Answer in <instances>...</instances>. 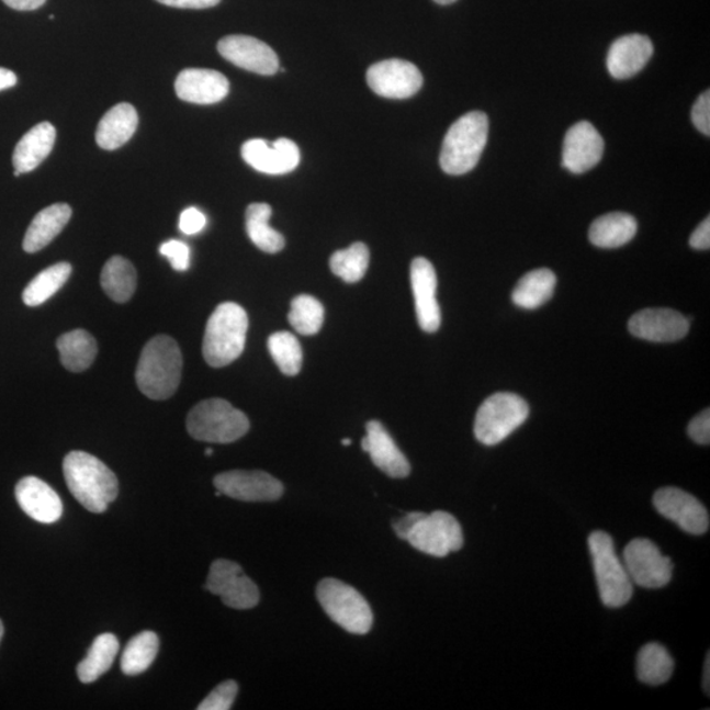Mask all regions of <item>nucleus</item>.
Segmentation results:
<instances>
[{"label":"nucleus","instance_id":"obj_1","mask_svg":"<svg viewBox=\"0 0 710 710\" xmlns=\"http://www.w3.org/2000/svg\"><path fill=\"white\" fill-rule=\"evenodd\" d=\"M64 475L72 496L92 514H103L119 495L116 475L84 451H71L65 457Z\"/></svg>","mask_w":710,"mask_h":710},{"label":"nucleus","instance_id":"obj_2","mask_svg":"<svg viewBox=\"0 0 710 710\" xmlns=\"http://www.w3.org/2000/svg\"><path fill=\"white\" fill-rule=\"evenodd\" d=\"M183 358L169 336H157L145 345L136 369L138 390L151 401H166L182 380Z\"/></svg>","mask_w":710,"mask_h":710},{"label":"nucleus","instance_id":"obj_3","mask_svg":"<svg viewBox=\"0 0 710 710\" xmlns=\"http://www.w3.org/2000/svg\"><path fill=\"white\" fill-rule=\"evenodd\" d=\"M249 329L247 312L236 303L218 305L209 318L203 357L212 368L228 367L243 354Z\"/></svg>","mask_w":710,"mask_h":710},{"label":"nucleus","instance_id":"obj_4","mask_svg":"<svg viewBox=\"0 0 710 710\" xmlns=\"http://www.w3.org/2000/svg\"><path fill=\"white\" fill-rule=\"evenodd\" d=\"M488 117L471 111L451 125L443 138L440 165L450 176H463L473 170L487 145Z\"/></svg>","mask_w":710,"mask_h":710},{"label":"nucleus","instance_id":"obj_5","mask_svg":"<svg viewBox=\"0 0 710 710\" xmlns=\"http://www.w3.org/2000/svg\"><path fill=\"white\" fill-rule=\"evenodd\" d=\"M185 426L198 441L232 443L248 433L250 422L247 415L227 401L209 399L190 410Z\"/></svg>","mask_w":710,"mask_h":710},{"label":"nucleus","instance_id":"obj_6","mask_svg":"<svg viewBox=\"0 0 710 710\" xmlns=\"http://www.w3.org/2000/svg\"><path fill=\"white\" fill-rule=\"evenodd\" d=\"M588 546L604 606L609 608L626 606L633 596V582L626 565L616 554L612 537L600 530L594 532L589 536Z\"/></svg>","mask_w":710,"mask_h":710},{"label":"nucleus","instance_id":"obj_7","mask_svg":"<svg viewBox=\"0 0 710 710\" xmlns=\"http://www.w3.org/2000/svg\"><path fill=\"white\" fill-rule=\"evenodd\" d=\"M316 596L324 612L351 634H368L374 616L369 602L349 584L327 577L317 584Z\"/></svg>","mask_w":710,"mask_h":710},{"label":"nucleus","instance_id":"obj_8","mask_svg":"<svg viewBox=\"0 0 710 710\" xmlns=\"http://www.w3.org/2000/svg\"><path fill=\"white\" fill-rule=\"evenodd\" d=\"M529 406L521 396L497 393L477 409L474 424L476 440L487 447L503 442L527 421Z\"/></svg>","mask_w":710,"mask_h":710},{"label":"nucleus","instance_id":"obj_9","mask_svg":"<svg viewBox=\"0 0 710 710\" xmlns=\"http://www.w3.org/2000/svg\"><path fill=\"white\" fill-rule=\"evenodd\" d=\"M406 541L424 554L443 559L462 549V527L453 515L443 510H437L430 515L424 514L410 530Z\"/></svg>","mask_w":710,"mask_h":710},{"label":"nucleus","instance_id":"obj_10","mask_svg":"<svg viewBox=\"0 0 710 710\" xmlns=\"http://www.w3.org/2000/svg\"><path fill=\"white\" fill-rule=\"evenodd\" d=\"M623 565L630 579L636 586L658 589L667 586L673 577V562L663 555L654 542L636 539L629 542L623 550Z\"/></svg>","mask_w":710,"mask_h":710},{"label":"nucleus","instance_id":"obj_11","mask_svg":"<svg viewBox=\"0 0 710 710\" xmlns=\"http://www.w3.org/2000/svg\"><path fill=\"white\" fill-rule=\"evenodd\" d=\"M205 588L221 596L225 606L238 610L251 609L260 602V589L245 575L238 563L217 560L212 563Z\"/></svg>","mask_w":710,"mask_h":710},{"label":"nucleus","instance_id":"obj_12","mask_svg":"<svg viewBox=\"0 0 710 710\" xmlns=\"http://www.w3.org/2000/svg\"><path fill=\"white\" fill-rule=\"evenodd\" d=\"M218 493L249 503L275 501L283 495V484L264 471L234 470L215 476Z\"/></svg>","mask_w":710,"mask_h":710},{"label":"nucleus","instance_id":"obj_13","mask_svg":"<svg viewBox=\"0 0 710 710\" xmlns=\"http://www.w3.org/2000/svg\"><path fill=\"white\" fill-rule=\"evenodd\" d=\"M368 84L376 95L388 99H408L422 88V75L417 66L403 59H387L370 66Z\"/></svg>","mask_w":710,"mask_h":710},{"label":"nucleus","instance_id":"obj_14","mask_svg":"<svg viewBox=\"0 0 710 710\" xmlns=\"http://www.w3.org/2000/svg\"><path fill=\"white\" fill-rule=\"evenodd\" d=\"M654 507L666 519L678 523L685 532L701 536L708 532L709 514L691 494L680 488L666 487L656 491Z\"/></svg>","mask_w":710,"mask_h":710},{"label":"nucleus","instance_id":"obj_15","mask_svg":"<svg viewBox=\"0 0 710 710\" xmlns=\"http://www.w3.org/2000/svg\"><path fill=\"white\" fill-rule=\"evenodd\" d=\"M217 50L230 64L261 76H273L280 70V59L268 44L256 37L232 35L221 40Z\"/></svg>","mask_w":710,"mask_h":710},{"label":"nucleus","instance_id":"obj_16","mask_svg":"<svg viewBox=\"0 0 710 710\" xmlns=\"http://www.w3.org/2000/svg\"><path fill=\"white\" fill-rule=\"evenodd\" d=\"M629 331L645 341L675 342L687 336L689 320L678 311L647 308L630 318Z\"/></svg>","mask_w":710,"mask_h":710},{"label":"nucleus","instance_id":"obj_17","mask_svg":"<svg viewBox=\"0 0 710 710\" xmlns=\"http://www.w3.org/2000/svg\"><path fill=\"white\" fill-rule=\"evenodd\" d=\"M241 155L251 168L271 176L288 174L301 164V150L289 138H278L271 146L255 138L243 145Z\"/></svg>","mask_w":710,"mask_h":710},{"label":"nucleus","instance_id":"obj_18","mask_svg":"<svg viewBox=\"0 0 710 710\" xmlns=\"http://www.w3.org/2000/svg\"><path fill=\"white\" fill-rule=\"evenodd\" d=\"M410 284L415 296L417 322L427 334H435L441 327V308L438 304L437 274L427 258H415L410 264Z\"/></svg>","mask_w":710,"mask_h":710},{"label":"nucleus","instance_id":"obj_19","mask_svg":"<svg viewBox=\"0 0 710 710\" xmlns=\"http://www.w3.org/2000/svg\"><path fill=\"white\" fill-rule=\"evenodd\" d=\"M604 140L589 122L573 125L563 143L562 165L574 174H583L601 161Z\"/></svg>","mask_w":710,"mask_h":710},{"label":"nucleus","instance_id":"obj_20","mask_svg":"<svg viewBox=\"0 0 710 710\" xmlns=\"http://www.w3.org/2000/svg\"><path fill=\"white\" fill-rule=\"evenodd\" d=\"M16 500L31 519L42 523H55L63 516V501L49 484L36 476H25L16 484Z\"/></svg>","mask_w":710,"mask_h":710},{"label":"nucleus","instance_id":"obj_21","mask_svg":"<svg viewBox=\"0 0 710 710\" xmlns=\"http://www.w3.org/2000/svg\"><path fill=\"white\" fill-rule=\"evenodd\" d=\"M362 449L364 453L370 454L371 461L384 474L395 477V480H402V477L409 475L410 464L407 457L396 447L393 437L390 436L380 421L368 422L367 436L362 440Z\"/></svg>","mask_w":710,"mask_h":710},{"label":"nucleus","instance_id":"obj_22","mask_svg":"<svg viewBox=\"0 0 710 710\" xmlns=\"http://www.w3.org/2000/svg\"><path fill=\"white\" fill-rule=\"evenodd\" d=\"M176 92L184 102L215 104L229 94V81L216 70L185 69L177 78Z\"/></svg>","mask_w":710,"mask_h":710},{"label":"nucleus","instance_id":"obj_23","mask_svg":"<svg viewBox=\"0 0 710 710\" xmlns=\"http://www.w3.org/2000/svg\"><path fill=\"white\" fill-rule=\"evenodd\" d=\"M653 55L654 46L647 36L634 33L617 38L608 52L609 75L616 79L632 78L645 68Z\"/></svg>","mask_w":710,"mask_h":710},{"label":"nucleus","instance_id":"obj_24","mask_svg":"<svg viewBox=\"0 0 710 710\" xmlns=\"http://www.w3.org/2000/svg\"><path fill=\"white\" fill-rule=\"evenodd\" d=\"M56 136V128L48 122L40 123L26 132L13 150L12 162L15 168L13 174L19 177L38 168L50 155Z\"/></svg>","mask_w":710,"mask_h":710},{"label":"nucleus","instance_id":"obj_25","mask_svg":"<svg viewBox=\"0 0 710 710\" xmlns=\"http://www.w3.org/2000/svg\"><path fill=\"white\" fill-rule=\"evenodd\" d=\"M70 218V205L65 203L53 204L40 211L33 218L30 228L26 229L23 249L26 253H37V251L48 247L61 234Z\"/></svg>","mask_w":710,"mask_h":710},{"label":"nucleus","instance_id":"obj_26","mask_svg":"<svg viewBox=\"0 0 710 710\" xmlns=\"http://www.w3.org/2000/svg\"><path fill=\"white\" fill-rule=\"evenodd\" d=\"M138 115L134 105L122 103L111 109L99 122L97 144L104 150H116L134 137Z\"/></svg>","mask_w":710,"mask_h":710},{"label":"nucleus","instance_id":"obj_27","mask_svg":"<svg viewBox=\"0 0 710 710\" xmlns=\"http://www.w3.org/2000/svg\"><path fill=\"white\" fill-rule=\"evenodd\" d=\"M639 224L632 215L623 212L600 216L590 225L589 241L597 248L616 249L632 241Z\"/></svg>","mask_w":710,"mask_h":710},{"label":"nucleus","instance_id":"obj_28","mask_svg":"<svg viewBox=\"0 0 710 710\" xmlns=\"http://www.w3.org/2000/svg\"><path fill=\"white\" fill-rule=\"evenodd\" d=\"M57 349L66 370L82 373L94 363L98 343L89 331L77 329L58 338Z\"/></svg>","mask_w":710,"mask_h":710},{"label":"nucleus","instance_id":"obj_29","mask_svg":"<svg viewBox=\"0 0 710 710\" xmlns=\"http://www.w3.org/2000/svg\"><path fill=\"white\" fill-rule=\"evenodd\" d=\"M555 288L556 277L552 270H533L517 283L512 292V302L517 307L536 309L553 297Z\"/></svg>","mask_w":710,"mask_h":710},{"label":"nucleus","instance_id":"obj_30","mask_svg":"<svg viewBox=\"0 0 710 710\" xmlns=\"http://www.w3.org/2000/svg\"><path fill=\"white\" fill-rule=\"evenodd\" d=\"M119 649H121V645H119L114 634L104 633L98 635L92 642L88 656L82 662H79L77 667L78 679L83 685H90V683L101 678L114 665Z\"/></svg>","mask_w":710,"mask_h":710},{"label":"nucleus","instance_id":"obj_31","mask_svg":"<svg viewBox=\"0 0 710 710\" xmlns=\"http://www.w3.org/2000/svg\"><path fill=\"white\" fill-rule=\"evenodd\" d=\"M102 288L112 301L128 302L134 296L137 285V273L134 264L123 257H112L104 264L101 275Z\"/></svg>","mask_w":710,"mask_h":710},{"label":"nucleus","instance_id":"obj_32","mask_svg":"<svg viewBox=\"0 0 710 710\" xmlns=\"http://www.w3.org/2000/svg\"><path fill=\"white\" fill-rule=\"evenodd\" d=\"M273 210L267 203L250 204L247 210L248 236L258 249L274 255L284 248V237L270 227L269 221Z\"/></svg>","mask_w":710,"mask_h":710},{"label":"nucleus","instance_id":"obj_33","mask_svg":"<svg viewBox=\"0 0 710 710\" xmlns=\"http://www.w3.org/2000/svg\"><path fill=\"white\" fill-rule=\"evenodd\" d=\"M674 660L660 643H647L636 658V676L649 686L665 685L674 674Z\"/></svg>","mask_w":710,"mask_h":710},{"label":"nucleus","instance_id":"obj_34","mask_svg":"<svg viewBox=\"0 0 710 710\" xmlns=\"http://www.w3.org/2000/svg\"><path fill=\"white\" fill-rule=\"evenodd\" d=\"M71 267L68 262H59L45 269L32 282L26 285L23 292V301L29 307H37L56 294L69 281Z\"/></svg>","mask_w":710,"mask_h":710},{"label":"nucleus","instance_id":"obj_35","mask_svg":"<svg viewBox=\"0 0 710 710\" xmlns=\"http://www.w3.org/2000/svg\"><path fill=\"white\" fill-rule=\"evenodd\" d=\"M159 650L158 635L155 632L138 633L125 646L122 656V672L128 676L140 675L155 662Z\"/></svg>","mask_w":710,"mask_h":710},{"label":"nucleus","instance_id":"obj_36","mask_svg":"<svg viewBox=\"0 0 710 710\" xmlns=\"http://www.w3.org/2000/svg\"><path fill=\"white\" fill-rule=\"evenodd\" d=\"M370 253L367 245L356 243L348 249L338 250L330 257L331 273L348 283L362 280L369 269Z\"/></svg>","mask_w":710,"mask_h":710},{"label":"nucleus","instance_id":"obj_37","mask_svg":"<svg viewBox=\"0 0 710 710\" xmlns=\"http://www.w3.org/2000/svg\"><path fill=\"white\" fill-rule=\"evenodd\" d=\"M271 357L283 374L294 376L302 370L303 350L297 338L290 331H277L268 341Z\"/></svg>","mask_w":710,"mask_h":710},{"label":"nucleus","instance_id":"obj_38","mask_svg":"<svg viewBox=\"0 0 710 710\" xmlns=\"http://www.w3.org/2000/svg\"><path fill=\"white\" fill-rule=\"evenodd\" d=\"M324 316L323 304L316 297L298 295L291 303L289 322L297 334L314 336L320 331Z\"/></svg>","mask_w":710,"mask_h":710},{"label":"nucleus","instance_id":"obj_39","mask_svg":"<svg viewBox=\"0 0 710 710\" xmlns=\"http://www.w3.org/2000/svg\"><path fill=\"white\" fill-rule=\"evenodd\" d=\"M237 694L238 685L235 680L223 681L198 706V710H229Z\"/></svg>","mask_w":710,"mask_h":710},{"label":"nucleus","instance_id":"obj_40","mask_svg":"<svg viewBox=\"0 0 710 710\" xmlns=\"http://www.w3.org/2000/svg\"><path fill=\"white\" fill-rule=\"evenodd\" d=\"M159 253L168 258L171 268L177 271H185L190 268V248L188 244L170 240L161 245Z\"/></svg>","mask_w":710,"mask_h":710},{"label":"nucleus","instance_id":"obj_41","mask_svg":"<svg viewBox=\"0 0 710 710\" xmlns=\"http://www.w3.org/2000/svg\"><path fill=\"white\" fill-rule=\"evenodd\" d=\"M692 122L702 135H710V92L706 91L699 97L692 108Z\"/></svg>","mask_w":710,"mask_h":710},{"label":"nucleus","instance_id":"obj_42","mask_svg":"<svg viewBox=\"0 0 710 710\" xmlns=\"http://www.w3.org/2000/svg\"><path fill=\"white\" fill-rule=\"evenodd\" d=\"M205 225H207V217L195 207L184 210L179 218V229L188 236L201 234Z\"/></svg>","mask_w":710,"mask_h":710},{"label":"nucleus","instance_id":"obj_43","mask_svg":"<svg viewBox=\"0 0 710 710\" xmlns=\"http://www.w3.org/2000/svg\"><path fill=\"white\" fill-rule=\"evenodd\" d=\"M688 435L692 441L700 444L710 443V410L706 409L696 417L688 426Z\"/></svg>","mask_w":710,"mask_h":710},{"label":"nucleus","instance_id":"obj_44","mask_svg":"<svg viewBox=\"0 0 710 710\" xmlns=\"http://www.w3.org/2000/svg\"><path fill=\"white\" fill-rule=\"evenodd\" d=\"M691 248L698 250H708L710 248V218L707 217L689 237Z\"/></svg>","mask_w":710,"mask_h":710},{"label":"nucleus","instance_id":"obj_45","mask_svg":"<svg viewBox=\"0 0 710 710\" xmlns=\"http://www.w3.org/2000/svg\"><path fill=\"white\" fill-rule=\"evenodd\" d=\"M157 2L176 9L203 10L217 5L222 0H157Z\"/></svg>","mask_w":710,"mask_h":710},{"label":"nucleus","instance_id":"obj_46","mask_svg":"<svg viewBox=\"0 0 710 710\" xmlns=\"http://www.w3.org/2000/svg\"><path fill=\"white\" fill-rule=\"evenodd\" d=\"M422 515L424 514L421 512H413L402 517V519L399 520L394 521V530L396 536L399 537V539L406 541L410 530H413L415 523L420 520V517Z\"/></svg>","mask_w":710,"mask_h":710},{"label":"nucleus","instance_id":"obj_47","mask_svg":"<svg viewBox=\"0 0 710 710\" xmlns=\"http://www.w3.org/2000/svg\"><path fill=\"white\" fill-rule=\"evenodd\" d=\"M3 2L16 11H33L44 5L46 0H3Z\"/></svg>","mask_w":710,"mask_h":710},{"label":"nucleus","instance_id":"obj_48","mask_svg":"<svg viewBox=\"0 0 710 710\" xmlns=\"http://www.w3.org/2000/svg\"><path fill=\"white\" fill-rule=\"evenodd\" d=\"M18 77L15 72L0 68V91L11 89L13 86H16Z\"/></svg>","mask_w":710,"mask_h":710},{"label":"nucleus","instance_id":"obj_49","mask_svg":"<svg viewBox=\"0 0 710 710\" xmlns=\"http://www.w3.org/2000/svg\"><path fill=\"white\" fill-rule=\"evenodd\" d=\"M709 654L707 655L706 666H705V680H702V686H705V691L709 695L710 691V660Z\"/></svg>","mask_w":710,"mask_h":710},{"label":"nucleus","instance_id":"obj_50","mask_svg":"<svg viewBox=\"0 0 710 710\" xmlns=\"http://www.w3.org/2000/svg\"><path fill=\"white\" fill-rule=\"evenodd\" d=\"M435 2L438 3V4H442V5H448V4H451V3H455L457 0H435Z\"/></svg>","mask_w":710,"mask_h":710},{"label":"nucleus","instance_id":"obj_51","mask_svg":"<svg viewBox=\"0 0 710 710\" xmlns=\"http://www.w3.org/2000/svg\"><path fill=\"white\" fill-rule=\"evenodd\" d=\"M3 634H4V627H3L2 620H0V642H2Z\"/></svg>","mask_w":710,"mask_h":710},{"label":"nucleus","instance_id":"obj_52","mask_svg":"<svg viewBox=\"0 0 710 710\" xmlns=\"http://www.w3.org/2000/svg\"><path fill=\"white\" fill-rule=\"evenodd\" d=\"M350 443L351 441L349 440V438H347V440H342L343 447H349Z\"/></svg>","mask_w":710,"mask_h":710},{"label":"nucleus","instance_id":"obj_53","mask_svg":"<svg viewBox=\"0 0 710 710\" xmlns=\"http://www.w3.org/2000/svg\"><path fill=\"white\" fill-rule=\"evenodd\" d=\"M212 453H214V450H212V449L205 450V455L211 457Z\"/></svg>","mask_w":710,"mask_h":710}]
</instances>
